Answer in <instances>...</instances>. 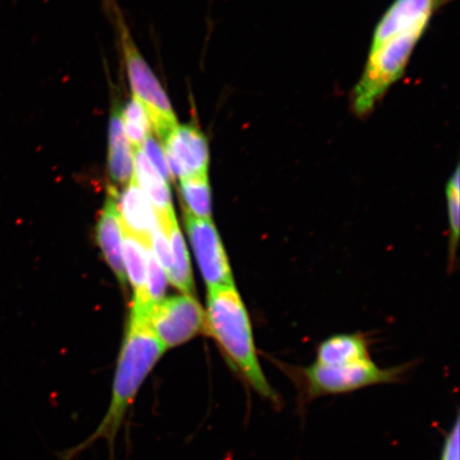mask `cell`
<instances>
[{
	"instance_id": "6da1fadb",
	"label": "cell",
	"mask_w": 460,
	"mask_h": 460,
	"mask_svg": "<svg viewBox=\"0 0 460 460\" xmlns=\"http://www.w3.org/2000/svg\"><path fill=\"white\" fill-rule=\"evenodd\" d=\"M166 349L155 335L147 319L130 315L128 333L115 370L112 395L105 416L88 438L65 452L60 459L72 460L97 441H105L109 459L113 460L115 445L132 405L146 379L163 358Z\"/></svg>"
},
{
	"instance_id": "7a4b0ae2",
	"label": "cell",
	"mask_w": 460,
	"mask_h": 460,
	"mask_svg": "<svg viewBox=\"0 0 460 460\" xmlns=\"http://www.w3.org/2000/svg\"><path fill=\"white\" fill-rule=\"evenodd\" d=\"M207 333L220 345L230 367L261 399L275 407L281 400L259 361L252 322L235 286L209 288L206 312Z\"/></svg>"
},
{
	"instance_id": "3957f363",
	"label": "cell",
	"mask_w": 460,
	"mask_h": 460,
	"mask_svg": "<svg viewBox=\"0 0 460 460\" xmlns=\"http://www.w3.org/2000/svg\"><path fill=\"white\" fill-rule=\"evenodd\" d=\"M281 369L295 383L300 402H307L322 396L354 393L376 385L399 383L411 365L381 367L372 359L352 364L309 367L281 365Z\"/></svg>"
},
{
	"instance_id": "277c9868",
	"label": "cell",
	"mask_w": 460,
	"mask_h": 460,
	"mask_svg": "<svg viewBox=\"0 0 460 460\" xmlns=\"http://www.w3.org/2000/svg\"><path fill=\"white\" fill-rule=\"evenodd\" d=\"M428 25L420 24L408 29L371 50L365 73L353 93L356 113L365 115L370 112L389 86L402 76L413 49Z\"/></svg>"
},
{
	"instance_id": "5b68a950",
	"label": "cell",
	"mask_w": 460,
	"mask_h": 460,
	"mask_svg": "<svg viewBox=\"0 0 460 460\" xmlns=\"http://www.w3.org/2000/svg\"><path fill=\"white\" fill-rule=\"evenodd\" d=\"M120 46L134 97L142 103L152 128L161 143L178 125L174 109L163 85L148 66L132 40L128 27L119 19Z\"/></svg>"
},
{
	"instance_id": "8992f818",
	"label": "cell",
	"mask_w": 460,
	"mask_h": 460,
	"mask_svg": "<svg viewBox=\"0 0 460 460\" xmlns=\"http://www.w3.org/2000/svg\"><path fill=\"white\" fill-rule=\"evenodd\" d=\"M147 323L165 349L207 332L205 310L194 296L187 295L164 298L152 308Z\"/></svg>"
},
{
	"instance_id": "52a82bcc",
	"label": "cell",
	"mask_w": 460,
	"mask_h": 460,
	"mask_svg": "<svg viewBox=\"0 0 460 460\" xmlns=\"http://www.w3.org/2000/svg\"><path fill=\"white\" fill-rule=\"evenodd\" d=\"M185 222L190 243L208 289L234 286L226 247L212 220H203L185 214Z\"/></svg>"
},
{
	"instance_id": "ba28073f",
	"label": "cell",
	"mask_w": 460,
	"mask_h": 460,
	"mask_svg": "<svg viewBox=\"0 0 460 460\" xmlns=\"http://www.w3.org/2000/svg\"><path fill=\"white\" fill-rule=\"evenodd\" d=\"M172 178L208 175L209 146L203 131L194 124H178L161 142Z\"/></svg>"
},
{
	"instance_id": "9c48e42d",
	"label": "cell",
	"mask_w": 460,
	"mask_h": 460,
	"mask_svg": "<svg viewBox=\"0 0 460 460\" xmlns=\"http://www.w3.org/2000/svg\"><path fill=\"white\" fill-rule=\"evenodd\" d=\"M445 0H395L378 22L371 50L420 24H429L431 14Z\"/></svg>"
},
{
	"instance_id": "30bf717a",
	"label": "cell",
	"mask_w": 460,
	"mask_h": 460,
	"mask_svg": "<svg viewBox=\"0 0 460 460\" xmlns=\"http://www.w3.org/2000/svg\"><path fill=\"white\" fill-rule=\"evenodd\" d=\"M118 190L111 187L96 224V241L119 284L125 287L126 274L123 262V230L120 226L117 198Z\"/></svg>"
},
{
	"instance_id": "8fae6325",
	"label": "cell",
	"mask_w": 460,
	"mask_h": 460,
	"mask_svg": "<svg viewBox=\"0 0 460 460\" xmlns=\"http://www.w3.org/2000/svg\"><path fill=\"white\" fill-rule=\"evenodd\" d=\"M117 206L124 232L136 235L144 244L151 246L157 217L135 180L126 185L122 192L118 193Z\"/></svg>"
},
{
	"instance_id": "7c38bea8",
	"label": "cell",
	"mask_w": 460,
	"mask_h": 460,
	"mask_svg": "<svg viewBox=\"0 0 460 460\" xmlns=\"http://www.w3.org/2000/svg\"><path fill=\"white\" fill-rule=\"evenodd\" d=\"M134 180L151 203L160 226L168 227L176 217L169 182L149 163L142 149L134 151Z\"/></svg>"
},
{
	"instance_id": "4fadbf2b",
	"label": "cell",
	"mask_w": 460,
	"mask_h": 460,
	"mask_svg": "<svg viewBox=\"0 0 460 460\" xmlns=\"http://www.w3.org/2000/svg\"><path fill=\"white\" fill-rule=\"evenodd\" d=\"M123 230V229H122ZM139 238L123 230V262L125 274L134 289L131 315L147 319L152 306L147 295L146 247Z\"/></svg>"
},
{
	"instance_id": "5bb4252c",
	"label": "cell",
	"mask_w": 460,
	"mask_h": 460,
	"mask_svg": "<svg viewBox=\"0 0 460 460\" xmlns=\"http://www.w3.org/2000/svg\"><path fill=\"white\" fill-rule=\"evenodd\" d=\"M108 172L115 189L134 180V149L126 137L118 106L113 107L109 125Z\"/></svg>"
},
{
	"instance_id": "9a60e30c",
	"label": "cell",
	"mask_w": 460,
	"mask_h": 460,
	"mask_svg": "<svg viewBox=\"0 0 460 460\" xmlns=\"http://www.w3.org/2000/svg\"><path fill=\"white\" fill-rule=\"evenodd\" d=\"M315 358V364L327 366L371 359L370 341L358 332L332 336L318 345Z\"/></svg>"
},
{
	"instance_id": "2e32d148",
	"label": "cell",
	"mask_w": 460,
	"mask_h": 460,
	"mask_svg": "<svg viewBox=\"0 0 460 460\" xmlns=\"http://www.w3.org/2000/svg\"><path fill=\"white\" fill-rule=\"evenodd\" d=\"M164 229L168 235L172 258L168 279L172 286L182 292V295L193 296L194 281L191 264H190L185 240H183L176 217L172 218L169 226Z\"/></svg>"
},
{
	"instance_id": "e0dca14e",
	"label": "cell",
	"mask_w": 460,
	"mask_h": 460,
	"mask_svg": "<svg viewBox=\"0 0 460 460\" xmlns=\"http://www.w3.org/2000/svg\"><path fill=\"white\" fill-rule=\"evenodd\" d=\"M180 192L185 214L212 220V195L208 175L183 178Z\"/></svg>"
},
{
	"instance_id": "ac0fdd59",
	"label": "cell",
	"mask_w": 460,
	"mask_h": 460,
	"mask_svg": "<svg viewBox=\"0 0 460 460\" xmlns=\"http://www.w3.org/2000/svg\"><path fill=\"white\" fill-rule=\"evenodd\" d=\"M120 117H122L123 128L131 148L134 151L141 149L147 137L153 134L151 120L146 109L136 97L132 96L126 106L123 109L120 108Z\"/></svg>"
},
{
	"instance_id": "d6986e66",
	"label": "cell",
	"mask_w": 460,
	"mask_h": 460,
	"mask_svg": "<svg viewBox=\"0 0 460 460\" xmlns=\"http://www.w3.org/2000/svg\"><path fill=\"white\" fill-rule=\"evenodd\" d=\"M459 170L456 169L446 188L448 220V264L456 266L460 234V185Z\"/></svg>"
},
{
	"instance_id": "ffe728a7",
	"label": "cell",
	"mask_w": 460,
	"mask_h": 460,
	"mask_svg": "<svg viewBox=\"0 0 460 460\" xmlns=\"http://www.w3.org/2000/svg\"><path fill=\"white\" fill-rule=\"evenodd\" d=\"M147 259V295L152 308L164 300L166 276L164 270L155 256L152 247H146Z\"/></svg>"
},
{
	"instance_id": "44dd1931",
	"label": "cell",
	"mask_w": 460,
	"mask_h": 460,
	"mask_svg": "<svg viewBox=\"0 0 460 460\" xmlns=\"http://www.w3.org/2000/svg\"><path fill=\"white\" fill-rule=\"evenodd\" d=\"M141 149L149 160V163L158 171L159 174L163 176L166 181L169 182L172 181V177L169 170L168 163H166L164 149L153 134L147 137Z\"/></svg>"
},
{
	"instance_id": "7402d4cb",
	"label": "cell",
	"mask_w": 460,
	"mask_h": 460,
	"mask_svg": "<svg viewBox=\"0 0 460 460\" xmlns=\"http://www.w3.org/2000/svg\"><path fill=\"white\" fill-rule=\"evenodd\" d=\"M151 247L161 267L164 268L166 276H168L172 263L170 243L168 235H166L165 230L160 226L158 220L153 230Z\"/></svg>"
},
{
	"instance_id": "603a6c76",
	"label": "cell",
	"mask_w": 460,
	"mask_h": 460,
	"mask_svg": "<svg viewBox=\"0 0 460 460\" xmlns=\"http://www.w3.org/2000/svg\"><path fill=\"white\" fill-rule=\"evenodd\" d=\"M440 460H460V421L458 416L446 435Z\"/></svg>"
}]
</instances>
